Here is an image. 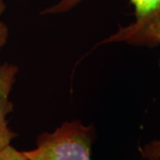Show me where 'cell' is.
Segmentation results:
<instances>
[{"instance_id": "obj_3", "label": "cell", "mask_w": 160, "mask_h": 160, "mask_svg": "<svg viewBox=\"0 0 160 160\" xmlns=\"http://www.w3.org/2000/svg\"><path fill=\"white\" fill-rule=\"evenodd\" d=\"M18 68L9 63H0V151L11 145L17 134L8 126L7 115L12 111L10 100L12 89L16 80Z\"/></svg>"}, {"instance_id": "obj_7", "label": "cell", "mask_w": 160, "mask_h": 160, "mask_svg": "<svg viewBox=\"0 0 160 160\" xmlns=\"http://www.w3.org/2000/svg\"><path fill=\"white\" fill-rule=\"evenodd\" d=\"M154 38L155 41L157 43V45H160V24L155 29L154 33ZM159 65H160V61H159Z\"/></svg>"}, {"instance_id": "obj_6", "label": "cell", "mask_w": 160, "mask_h": 160, "mask_svg": "<svg viewBox=\"0 0 160 160\" xmlns=\"http://www.w3.org/2000/svg\"><path fill=\"white\" fill-rule=\"evenodd\" d=\"M6 9V5L3 2V0H0V15L3 13V12ZM8 37V29L6 26L5 23L0 22V49L2 48V46L6 44V40Z\"/></svg>"}, {"instance_id": "obj_1", "label": "cell", "mask_w": 160, "mask_h": 160, "mask_svg": "<svg viewBox=\"0 0 160 160\" xmlns=\"http://www.w3.org/2000/svg\"><path fill=\"white\" fill-rule=\"evenodd\" d=\"M94 141L93 126L74 120L64 122L52 132L41 133L36 148L23 153L29 160H92L91 151Z\"/></svg>"}, {"instance_id": "obj_2", "label": "cell", "mask_w": 160, "mask_h": 160, "mask_svg": "<svg viewBox=\"0 0 160 160\" xmlns=\"http://www.w3.org/2000/svg\"><path fill=\"white\" fill-rule=\"evenodd\" d=\"M83 0H59L43 10L42 14H58L73 9ZM134 7L135 21L102 41L126 42L134 46H157L154 33L160 24V0H130Z\"/></svg>"}, {"instance_id": "obj_5", "label": "cell", "mask_w": 160, "mask_h": 160, "mask_svg": "<svg viewBox=\"0 0 160 160\" xmlns=\"http://www.w3.org/2000/svg\"><path fill=\"white\" fill-rule=\"evenodd\" d=\"M0 160H29L23 151H19L11 145L0 151Z\"/></svg>"}, {"instance_id": "obj_4", "label": "cell", "mask_w": 160, "mask_h": 160, "mask_svg": "<svg viewBox=\"0 0 160 160\" xmlns=\"http://www.w3.org/2000/svg\"><path fill=\"white\" fill-rule=\"evenodd\" d=\"M140 152L144 158L160 160V139L152 141L141 147Z\"/></svg>"}]
</instances>
